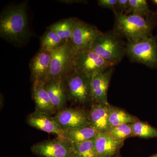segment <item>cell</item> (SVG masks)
Wrapping results in <instances>:
<instances>
[{
	"mask_svg": "<svg viewBox=\"0 0 157 157\" xmlns=\"http://www.w3.org/2000/svg\"><path fill=\"white\" fill-rule=\"evenodd\" d=\"M28 21L26 2L10 6L0 16V36L15 45H23L28 37Z\"/></svg>",
	"mask_w": 157,
	"mask_h": 157,
	"instance_id": "cell-1",
	"label": "cell"
},
{
	"mask_svg": "<svg viewBox=\"0 0 157 157\" xmlns=\"http://www.w3.org/2000/svg\"><path fill=\"white\" fill-rule=\"evenodd\" d=\"M115 23L113 30L128 41L144 39L152 36L155 21L152 14L146 17L135 14L113 12Z\"/></svg>",
	"mask_w": 157,
	"mask_h": 157,
	"instance_id": "cell-2",
	"label": "cell"
},
{
	"mask_svg": "<svg viewBox=\"0 0 157 157\" xmlns=\"http://www.w3.org/2000/svg\"><path fill=\"white\" fill-rule=\"evenodd\" d=\"M90 49L107 61L117 65L126 55L127 42L114 31H109L98 36Z\"/></svg>",
	"mask_w": 157,
	"mask_h": 157,
	"instance_id": "cell-3",
	"label": "cell"
},
{
	"mask_svg": "<svg viewBox=\"0 0 157 157\" xmlns=\"http://www.w3.org/2000/svg\"><path fill=\"white\" fill-rule=\"evenodd\" d=\"M50 51L51 61L46 81L51 79H63L75 70L77 52L70 41H67L60 47Z\"/></svg>",
	"mask_w": 157,
	"mask_h": 157,
	"instance_id": "cell-4",
	"label": "cell"
},
{
	"mask_svg": "<svg viewBox=\"0 0 157 157\" xmlns=\"http://www.w3.org/2000/svg\"><path fill=\"white\" fill-rule=\"evenodd\" d=\"M126 55L131 62L157 69V36L128 41Z\"/></svg>",
	"mask_w": 157,
	"mask_h": 157,
	"instance_id": "cell-5",
	"label": "cell"
},
{
	"mask_svg": "<svg viewBox=\"0 0 157 157\" xmlns=\"http://www.w3.org/2000/svg\"><path fill=\"white\" fill-rule=\"evenodd\" d=\"M91 77L74 70L66 76L64 81L68 98L83 104L92 100L91 91Z\"/></svg>",
	"mask_w": 157,
	"mask_h": 157,
	"instance_id": "cell-6",
	"label": "cell"
},
{
	"mask_svg": "<svg viewBox=\"0 0 157 157\" xmlns=\"http://www.w3.org/2000/svg\"><path fill=\"white\" fill-rule=\"evenodd\" d=\"M115 65L90 49L76 54L75 70L92 78Z\"/></svg>",
	"mask_w": 157,
	"mask_h": 157,
	"instance_id": "cell-7",
	"label": "cell"
},
{
	"mask_svg": "<svg viewBox=\"0 0 157 157\" xmlns=\"http://www.w3.org/2000/svg\"><path fill=\"white\" fill-rule=\"evenodd\" d=\"M31 151L39 157H74L73 143L66 139L39 142L32 147Z\"/></svg>",
	"mask_w": 157,
	"mask_h": 157,
	"instance_id": "cell-8",
	"label": "cell"
},
{
	"mask_svg": "<svg viewBox=\"0 0 157 157\" xmlns=\"http://www.w3.org/2000/svg\"><path fill=\"white\" fill-rule=\"evenodd\" d=\"M102 33L96 26L78 19L70 42L77 53L90 50L93 42Z\"/></svg>",
	"mask_w": 157,
	"mask_h": 157,
	"instance_id": "cell-9",
	"label": "cell"
},
{
	"mask_svg": "<svg viewBox=\"0 0 157 157\" xmlns=\"http://www.w3.org/2000/svg\"><path fill=\"white\" fill-rule=\"evenodd\" d=\"M53 118L63 130L89 126L88 113L77 108H64Z\"/></svg>",
	"mask_w": 157,
	"mask_h": 157,
	"instance_id": "cell-10",
	"label": "cell"
},
{
	"mask_svg": "<svg viewBox=\"0 0 157 157\" xmlns=\"http://www.w3.org/2000/svg\"><path fill=\"white\" fill-rule=\"evenodd\" d=\"M113 71V67H111L92 77V99L97 104L104 106H107L109 104L107 101V92Z\"/></svg>",
	"mask_w": 157,
	"mask_h": 157,
	"instance_id": "cell-11",
	"label": "cell"
},
{
	"mask_svg": "<svg viewBox=\"0 0 157 157\" xmlns=\"http://www.w3.org/2000/svg\"><path fill=\"white\" fill-rule=\"evenodd\" d=\"M28 124L33 128L48 133L56 134L59 138L64 139L63 130L51 115L36 109L28 117Z\"/></svg>",
	"mask_w": 157,
	"mask_h": 157,
	"instance_id": "cell-12",
	"label": "cell"
},
{
	"mask_svg": "<svg viewBox=\"0 0 157 157\" xmlns=\"http://www.w3.org/2000/svg\"><path fill=\"white\" fill-rule=\"evenodd\" d=\"M51 53L41 48L30 63L31 75L34 81L46 82L50 69Z\"/></svg>",
	"mask_w": 157,
	"mask_h": 157,
	"instance_id": "cell-13",
	"label": "cell"
},
{
	"mask_svg": "<svg viewBox=\"0 0 157 157\" xmlns=\"http://www.w3.org/2000/svg\"><path fill=\"white\" fill-rule=\"evenodd\" d=\"M97 157H112L119 153L124 141L113 138L106 132H99L95 137Z\"/></svg>",
	"mask_w": 157,
	"mask_h": 157,
	"instance_id": "cell-14",
	"label": "cell"
},
{
	"mask_svg": "<svg viewBox=\"0 0 157 157\" xmlns=\"http://www.w3.org/2000/svg\"><path fill=\"white\" fill-rule=\"evenodd\" d=\"M45 87L56 112L64 109L68 98L63 79H51L45 82Z\"/></svg>",
	"mask_w": 157,
	"mask_h": 157,
	"instance_id": "cell-15",
	"label": "cell"
},
{
	"mask_svg": "<svg viewBox=\"0 0 157 157\" xmlns=\"http://www.w3.org/2000/svg\"><path fill=\"white\" fill-rule=\"evenodd\" d=\"M45 82L43 81L33 82V97L36 110L52 115L56 111L45 89Z\"/></svg>",
	"mask_w": 157,
	"mask_h": 157,
	"instance_id": "cell-16",
	"label": "cell"
},
{
	"mask_svg": "<svg viewBox=\"0 0 157 157\" xmlns=\"http://www.w3.org/2000/svg\"><path fill=\"white\" fill-rule=\"evenodd\" d=\"M108 105L104 106L96 103L92 106L88 113L89 126L98 132H106L109 128Z\"/></svg>",
	"mask_w": 157,
	"mask_h": 157,
	"instance_id": "cell-17",
	"label": "cell"
},
{
	"mask_svg": "<svg viewBox=\"0 0 157 157\" xmlns=\"http://www.w3.org/2000/svg\"><path fill=\"white\" fill-rule=\"evenodd\" d=\"M98 131L90 126L63 130V137L73 143H80L94 139Z\"/></svg>",
	"mask_w": 157,
	"mask_h": 157,
	"instance_id": "cell-18",
	"label": "cell"
},
{
	"mask_svg": "<svg viewBox=\"0 0 157 157\" xmlns=\"http://www.w3.org/2000/svg\"><path fill=\"white\" fill-rule=\"evenodd\" d=\"M109 128L125 124H132L137 120L124 110L109 104L107 106Z\"/></svg>",
	"mask_w": 157,
	"mask_h": 157,
	"instance_id": "cell-19",
	"label": "cell"
},
{
	"mask_svg": "<svg viewBox=\"0 0 157 157\" xmlns=\"http://www.w3.org/2000/svg\"><path fill=\"white\" fill-rule=\"evenodd\" d=\"M77 20L72 17L63 20L53 24L48 28L64 41H70Z\"/></svg>",
	"mask_w": 157,
	"mask_h": 157,
	"instance_id": "cell-20",
	"label": "cell"
},
{
	"mask_svg": "<svg viewBox=\"0 0 157 157\" xmlns=\"http://www.w3.org/2000/svg\"><path fill=\"white\" fill-rule=\"evenodd\" d=\"M41 48L51 51L60 47L67 42L49 28L40 38Z\"/></svg>",
	"mask_w": 157,
	"mask_h": 157,
	"instance_id": "cell-21",
	"label": "cell"
},
{
	"mask_svg": "<svg viewBox=\"0 0 157 157\" xmlns=\"http://www.w3.org/2000/svg\"><path fill=\"white\" fill-rule=\"evenodd\" d=\"M133 136L144 138H157V129L146 123L137 120L131 124Z\"/></svg>",
	"mask_w": 157,
	"mask_h": 157,
	"instance_id": "cell-22",
	"label": "cell"
},
{
	"mask_svg": "<svg viewBox=\"0 0 157 157\" xmlns=\"http://www.w3.org/2000/svg\"><path fill=\"white\" fill-rule=\"evenodd\" d=\"M94 139L80 143H73L74 157H97Z\"/></svg>",
	"mask_w": 157,
	"mask_h": 157,
	"instance_id": "cell-23",
	"label": "cell"
},
{
	"mask_svg": "<svg viewBox=\"0 0 157 157\" xmlns=\"http://www.w3.org/2000/svg\"><path fill=\"white\" fill-rule=\"evenodd\" d=\"M106 132L118 141H124L127 138L133 136L131 124H123L109 128Z\"/></svg>",
	"mask_w": 157,
	"mask_h": 157,
	"instance_id": "cell-24",
	"label": "cell"
},
{
	"mask_svg": "<svg viewBox=\"0 0 157 157\" xmlns=\"http://www.w3.org/2000/svg\"><path fill=\"white\" fill-rule=\"evenodd\" d=\"M128 14H135L146 17L152 14L145 0H129Z\"/></svg>",
	"mask_w": 157,
	"mask_h": 157,
	"instance_id": "cell-25",
	"label": "cell"
},
{
	"mask_svg": "<svg viewBox=\"0 0 157 157\" xmlns=\"http://www.w3.org/2000/svg\"><path fill=\"white\" fill-rule=\"evenodd\" d=\"M117 0H99L98 1L99 6L103 8H107L112 10L113 12L117 11Z\"/></svg>",
	"mask_w": 157,
	"mask_h": 157,
	"instance_id": "cell-26",
	"label": "cell"
},
{
	"mask_svg": "<svg viewBox=\"0 0 157 157\" xmlns=\"http://www.w3.org/2000/svg\"><path fill=\"white\" fill-rule=\"evenodd\" d=\"M117 11L124 14H128L129 0H117Z\"/></svg>",
	"mask_w": 157,
	"mask_h": 157,
	"instance_id": "cell-27",
	"label": "cell"
},
{
	"mask_svg": "<svg viewBox=\"0 0 157 157\" xmlns=\"http://www.w3.org/2000/svg\"><path fill=\"white\" fill-rule=\"evenodd\" d=\"M112 157H121V155H120L119 153L117 154L116 155H115L113 156Z\"/></svg>",
	"mask_w": 157,
	"mask_h": 157,
	"instance_id": "cell-28",
	"label": "cell"
},
{
	"mask_svg": "<svg viewBox=\"0 0 157 157\" xmlns=\"http://www.w3.org/2000/svg\"><path fill=\"white\" fill-rule=\"evenodd\" d=\"M152 2L155 5H157V0H153V1H152Z\"/></svg>",
	"mask_w": 157,
	"mask_h": 157,
	"instance_id": "cell-29",
	"label": "cell"
},
{
	"mask_svg": "<svg viewBox=\"0 0 157 157\" xmlns=\"http://www.w3.org/2000/svg\"><path fill=\"white\" fill-rule=\"evenodd\" d=\"M149 157H157V153L153 155H152L151 156Z\"/></svg>",
	"mask_w": 157,
	"mask_h": 157,
	"instance_id": "cell-30",
	"label": "cell"
}]
</instances>
